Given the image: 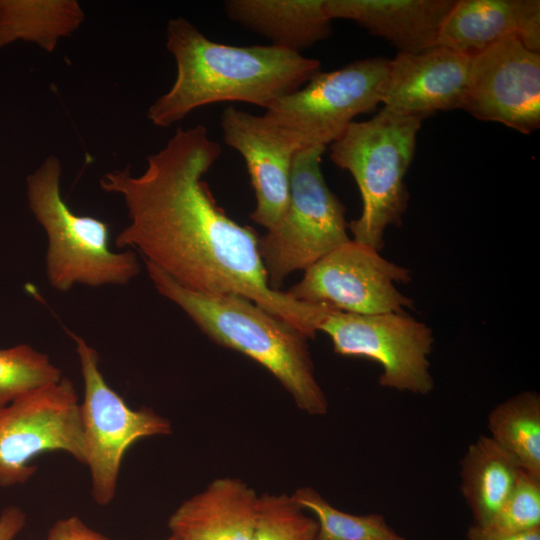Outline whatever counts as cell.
Masks as SVG:
<instances>
[{
    "label": "cell",
    "instance_id": "1",
    "mask_svg": "<svg viewBox=\"0 0 540 540\" xmlns=\"http://www.w3.org/2000/svg\"><path fill=\"white\" fill-rule=\"evenodd\" d=\"M221 153L205 126L178 127L140 175L106 172L100 188L122 198L129 219L115 245L187 289L242 296L313 338L326 307L269 286L258 234L228 217L203 181Z\"/></svg>",
    "mask_w": 540,
    "mask_h": 540
},
{
    "label": "cell",
    "instance_id": "2",
    "mask_svg": "<svg viewBox=\"0 0 540 540\" xmlns=\"http://www.w3.org/2000/svg\"><path fill=\"white\" fill-rule=\"evenodd\" d=\"M166 48L176 63L171 88L148 108L161 128L202 106L244 102L265 110L320 72V61L274 45L234 46L210 40L183 17L169 20Z\"/></svg>",
    "mask_w": 540,
    "mask_h": 540
},
{
    "label": "cell",
    "instance_id": "3",
    "mask_svg": "<svg viewBox=\"0 0 540 540\" xmlns=\"http://www.w3.org/2000/svg\"><path fill=\"white\" fill-rule=\"evenodd\" d=\"M144 263L158 293L184 311L211 340L266 368L301 411L312 416L327 414L328 399L315 376L308 338L302 332L247 298L187 289Z\"/></svg>",
    "mask_w": 540,
    "mask_h": 540
},
{
    "label": "cell",
    "instance_id": "4",
    "mask_svg": "<svg viewBox=\"0 0 540 540\" xmlns=\"http://www.w3.org/2000/svg\"><path fill=\"white\" fill-rule=\"evenodd\" d=\"M422 121L383 107L330 144L332 162L353 176L362 197L360 217L348 224L352 240L380 251L387 227L401 225L409 200L404 177Z\"/></svg>",
    "mask_w": 540,
    "mask_h": 540
},
{
    "label": "cell",
    "instance_id": "5",
    "mask_svg": "<svg viewBox=\"0 0 540 540\" xmlns=\"http://www.w3.org/2000/svg\"><path fill=\"white\" fill-rule=\"evenodd\" d=\"M61 175L60 160L50 155L26 179L29 209L47 236L49 285L59 292L76 285H127L141 271L136 253L114 252L108 223L70 209L61 195Z\"/></svg>",
    "mask_w": 540,
    "mask_h": 540
},
{
    "label": "cell",
    "instance_id": "6",
    "mask_svg": "<svg viewBox=\"0 0 540 540\" xmlns=\"http://www.w3.org/2000/svg\"><path fill=\"white\" fill-rule=\"evenodd\" d=\"M325 150L310 146L295 154L285 212L273 229L259 237V255L273 290H279L291 273L305 271L351 240L346 209L322 174Z\"/></svg>",
    "mask_w": 540,
    "mask_h": 540
},
{
    "label": "cell",
    "instance_id": "7",
    "mask_svg": "<svg viewBox=\"0 0 540 540\" xmlns=\"http://www.w3.org/2000/svg\"><path fill=\"white\" fill-rule=\"evenodd\" d=\"M75 344L83 379L80 403L85 462L91 494L100 506L116 495L122 460L137 441L172 433L171 422L149 408L132 409L106 382L99 355L82 337L68 331Z\"/></svg>",
    "mask_w": 540,
    "mask_h": 540
},
{
    "label": "cell",
    "instance_id": "8",
    "mask_svg": "<svg viewBox=\"0 0 540 540\" xmlns=\"http://www.w3.org/2000/svg\"><path fill=\"white\" fill-rule=\"evenodd\" d=\"M390 59L371 57L337 70L318 72L303 87L265 110L264 115L289 132L303 148L332 144L354 118L382 103Z\"/></svg>",
    "mask_w": 540,
    "mask_h": 540
},
{
    "label": "cell",
    "instance_id": "9",
    "mask_svg": "<svg viewBox=\"0 0 540 540\" xmlns=\"http://www.w3.org/2000/svg\"><path fill=\"white\" fill-rule=\"evenodd\" d=\"M318 331L330 337L335 353L377 362L382 387L416 395L433 391V332L406 312L356 314L328 307Z\"/></svg>",
    "mask_w": 540,
    "mask_h": 540
},
{
    "label": "cell",
    "instance_id": "10",
    "mask_svg": "<svg viewBox=\"0 0 540 540\" xmlns=\"http://www.w3.org/2000/svg\"><path fill=\"white\" fill-rule=\"evenodd\" d=\"M48 451L85 462L79 396L66 377L0 409V486L27 482L37 471L33 459Z\"/></svg>",
    "mask_w": 540,
    "mask_h": 540
},
{
    "label": "cell",
    "instance_id": "11",
    "mask_svg": "<svg viewBox=\"0 0 540 540\" xmlns=\"http://www.w3.org/2000/svg\"><path fill=\"white\" fill-rule=\"evenodd\" d=\"M287 293L294 299L356 314L403 313L414 301L396 283L411 280V271L350 240L304 271Z\"/></svg>",
    "mask_w": 540,
    "mask_h": 540
},
{
    "label": "cell",
    "instance_id": "12",
    "mask_svg": "<svg viewBox=\"0 0 540 540\" xmlns=\"http://www.w3.org/2000/svg\"><path fill=\"white\" fill-rule=\"evenodd\" d=\"M463 110L529 134L540 126V53L516 36L472 57Z\"/></svg>",
    "mask_w": 540,
    "mask_h": 540
},
{
    "label": "cell",
    "instance_id": "13",
    "mask_svg": "<svg viewBox=\"0 0 540 540\" xmlns=\"http://www.w3.org/2000/svg\"><path fill=\"white\" fill-rule=\"evenodd\" d=\"M220 126L225 144L240 153L250 176L256 197L250 218L273 229L287 207L293 158L303 147L264 114L233 106L221 113Z\"/></svg>",
    "mask_w": 540,
    "mask_h": 540
},
{
    "label": "cell",
    "instance_id": "14",
    "mask_svg": "<svg viewBox=\"0 0 540 540\" xmlns=\"http://www.w3.org/2000/svg\"><path fill=\"white\" fill-rule=\"evenodd\" d=\"M472 57L435 46L418 53H399L390 60L383 107L424 120L437 111L463 109Z\"/></svg>",
    "mask_w": 540,
    "mask_h": 540
},
{
    "label": "cell",
    "instance_id": "15",
    "mask_svg": "<svg viewBox=\"0 0 540 540\" xmlns=\"http://www.w3.org/2000/svg\"><path fill=\"white\" fill-rule=\"evenodd\" d=\"M510 36L540 52V1L455 0L436 46L475 57Z\"/></svg>",
    "mask_w": 540,
    "mask_h": 540
},
{
    "label": "cell",
    "instance_id": "16",
    "mask_svg": "<svg viewBox=\"0 0 540 540\" xmlns=\"http://www.w3.org/2000/svg\"><path fill=\"white\" fill-rule=\"evenodd\" d=\"M260 495L239 478L221 477L183 501L168 527L178 540H248Z\"/></svg>",
    "mask_w": 540,
    "mask_h": 540
},
{
    "label": "cell",
    "instance_id": "17",
    "mask_svg": "<svg viewBox=\"0 0 540 540\" xmlns=\"http://www.w3.org/2000/svg\"><path fill=\"white\" fill-rule=\"evenodd\" d=\"M455 0H325L331 20L347 19L394 45L418 53L437 45L443 21Z\"/></svg>",
    "mask_w": 540,
    "mask_h": 540
},
{
    "label": "cell",
    "instance_id": "18",
    "mask_svg": "<svg viewBox=\"0 0 540 540\" xmlns=\"http://www.w3.org/2000/svg\"><path fill=\"white\" fill-rule=\"evenodd\" d=\"M224 10L271 45L300 53L331 33L325 0H227Z\"/></svg>",
    "mask_w": 540,
    "mask_h": 540
},
{
    "label": "cell",
    "instance_id": "19",
    "mask_svg": "<svg viewBox=\"0 0 540 540\" xmlns=\"http://www.w3.org/2000/svg\"><path fill=\"white\" fill-rule=\"evenodd\" d=\"M521 468L489 436L472 442L460 462V490L474 525L488 527L506 501Z\"/></svg>",
    "mask_w": 540,
    "mask_h": 540
},
{
    "label": "cell",
    "instance_id": "20",
    "mask_svg": "<svg viewBox=\"0 0 540 540\" xmlns=\"http://www.w3.org/2000/svg\"><path fill=\"white\" fill-rule=\"evenodd\" d=\"M84 19L75 0H0V50L21 40L52 53Z\"/></svg>",
    "mask_w": 540,
    "mask_h": 540
},
{
    "label": "cell",
    "instance_id": "21",
    "mask_svg": "<svg viewBox=\"0 0 540 540\" xmlns=\"http://www.w3.org/2000/svg\"><path fill=\"white\" fill-rule=\"evenodd\" d=\"M489 437L531 474L540 476V396L535 391L518 393L491 409L487 417Z\"/></svg>",
    "mask_w": 540,
    "mask_h": 540
},
{
    "label": "cell",
    "instance_id": "22",
    "mask_svg": "<svg viewBox=\"0 0 540 540\" xmlns=\"http://www.w3.org/2000/svg\"><path fill=\"white\" fill-rule=\"evenodd\" d=\"M318 526L317 540H407L378 513L350 514L333 506L312 487H299L290 494Z\"/></svg>",
    "mask_w": 540,
    "mask_h": 540
},
{
    "label": "cell",
    "instance_id": "23",
    "mask_svg": "<svg viewBox=\"0 0 540 540\" xmlns=\"http://www.w3.org/2000/svg\"><path fill=\"white\" fill-rule=\"evenodd\" d=\"M62 377L61 369L48 355L27 344L0 349V409L19 396Z\"/></svg>",
    "mask_w": 540,
    "mask_h": 540
},
{
    "label": "cell",
    "instance_id": "24",
    "mask_svg": "<svg viewBox=\"0 0 540 540\" xmlns=\"http://www.w3.org/2000/svg\"><path fill=\"white\" fill-rule=\"evenodd\" d=\"M315 518L288 494L260 495L255 526L248 540H317Z\"/></svg>",
    "mask_w": 540,
    "mask_h": 540
},
{
    "label": "cell",
    "instance_id": "25",
    "mask_svg": "<svg viewBox=\"0 0 540 540\" xmlns=\"http://www.w3.org/2000/svg\"><path fill=\"white\" fill-rule=\"evenodd\" d=\"M485 528L502 533L540 528V476L521 469L499 513Z\"/></svg>",
    "mask_w": 540,
    "mask_h": 540
},
{
    "label": "cell",
    "instance_id": "26",
    "mask_svg": "<svg viewBox=\"0 0 540 540\" xmlns=\"http://www.w3.org/2000/svg\"><path fill=\"white\" fill-rule=\"evenodd\" d=\"M47 540H111L86 525L78 516L57 520L49 529Z\"/></svg>",
    "mask_w": 540,
    "mask_h": 540
},
{
    "label": "cell",
    "instance_id": "27",
    "mask_svg": "<svg viewBox=\"0 0 540 540\" xmlns=\"http://www.w3.org/2000/svg\"><path fill=\"white\" fill-rule=\"evenodd\" d=\"M468 540H540V528L532 530L502 533L488 528L472 525L467 531Z\"/></svg>",
    "mask_w": 540,
    "mask_h": 540
},
{
    "label": "cell",
    "instance_id": "28",
    "mask_svg": "<svg viewBox=\"0 0 540 540\" xmlns=\"http://www.w3.org/2000/svg\"><path fill=\"white\" fill-rule=\"evenodd\" d=\"M26 524L25 513L17 506H8L0 512V540H14Z\"/></svg>",
    "mask_w": 540,
    "mask_h": 540
},
{
    "label": "cell",
    "instance_id": "29",
    "mask_svg": "<svg viewBox=\"0 0 540 540\" xmlns=\"http://www.w3.org/2000/svg\"><path fill=\"white\" fill-rule=\"evenodd\" d=\"M165 540H178L175 536L171 535L167 537Z\"/></svg>",
    "mask_w": 540,
    "mask_h": 540
}]
</instances>
